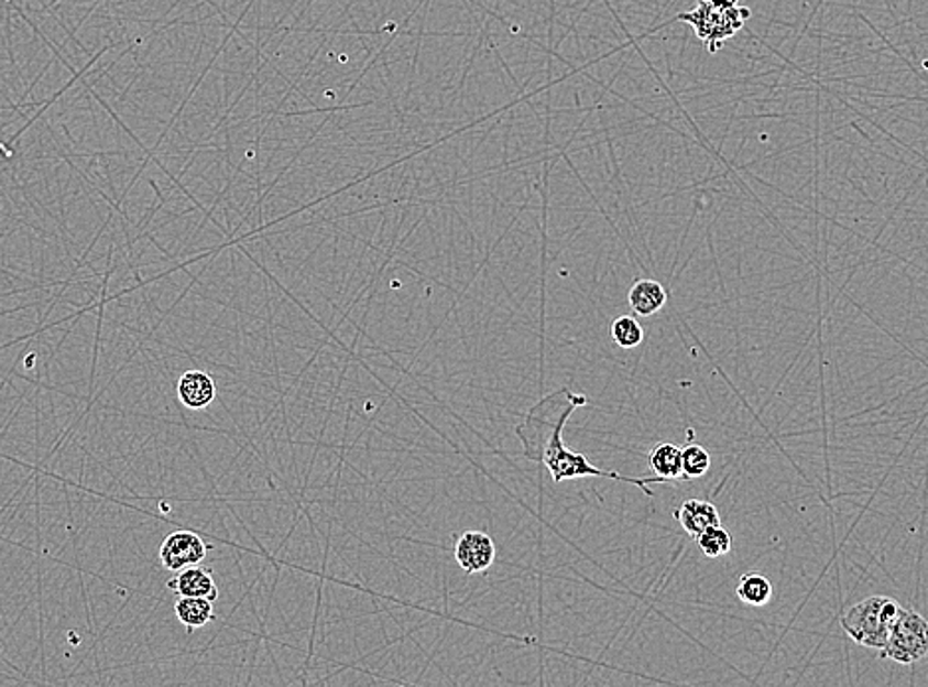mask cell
<instances>
[{"instance_id": "8992f818", "label": "cell", "mask_w": 928, "mask_h": 687, "mask_svg": "<svg viewBox=\"0 0 928 687\" xmlns=\"http://www.w3.org/2000/svg\"><path fill=\"white\" fill-rule=\"evenodd\" d=\"M206 553L208 545L200 535L193 531H175L163 541L159 549V560L166 570L178 572L186 567L200 565L206 559Z\"/></svg>"}, {"instance_id": "5b68a950", "label": "cell", "mask_w": 928, "mask_h": 687, "mask_svg": "<svg viewBox=\"0 0 928 687\" xmlns=\"http://www.w3.org/2000/svg\"><path fill=\"white\" fill-rule=\"evenodd\" d=\"M547 466L548 471H550V476H553V481L555 483H560V481H568V480H580V478H608V480H616V481H625V483H632L635 488H640V490L644 491L647 498H652L654 495V491L647 488V483H665V480L662 478H630V476H622V473H618V471H607L600 470L597 466H592L590 461L587 460V456L585 454L575 452V450H570L567 446H563L560 450H558L550 460L545 464Z\"/></svg>"}, {"instance_id": "9a60e30c", "label": "cell", "mask_w": 928, "mask_h": 687, "mask_svg": "<svg viewBox=\"0 0 928 687\" xmlns=\"http://www.w3.org/2000/svg\"><path fill=\"white\" fill-rule=\"evenodd\" d=\"M612 341L622 349H634L644 341V329L632 315H622L610 325Z\"/></svg>"}, {"instance_id": "4fadbf2b", "label": "cell", "mask_w": 928, "mask_h": 687, "mask_svg": "<svg viewBox=\"0 0 928 687\" xmlns=\"http://www.w3.org/2000/svg\"><path fill=\"white\" fill-rule=\"evenodd\" d=\"M649 466L657 478L662 480H677L684 476L681 468V448L675 444L664 443L654 446L649 452Z\"/></svg>"}, {"instance_id": "e0dca14e", "label": "cell", "mask_w": 928, "mask_h": 687, "mask_svg": "<svg viewBox=\"0 0 928 687\" xmlns=\"http://www.w3.org/2000/svg\"><path fill=\"white\" fill-rule=\"evenodd\" d=\"M681 468L685 478H701L711 470V454L701 444H687L681 448Z\"/></svg>"}, {"instance_id": "52a82bcc", "label": "cell", "mask_w": 928, "mask_h": 687, "mask_svg": "<svg viewBox=\"0 0 928 687\" xmlns=\"http://www.w3.org/2000/svg\"><path fill=\"white\" fill-rule=\"evenodd\" d=\"M495 543L483 531H466L456 541V560L468 575H478L495 563Z\"/></svg>"}, {"instance_id": "8fae6325", "label": "cell", "mask_w": 928, "mask_h": 687, "mask_svg": "<svg viewBox=\"0 0 928 687\" xmlns=\"http://www.w3.org/2000/svg\"><path fill=\"white\" fill-rule=\"evenodd\" d=\"M627 304L634 309V314L652 317L664 309L667 292L664 285L655 280H637L627 292Z\"/></svg>"}, {"instance_id": "2e32d148", "label": "cell", "mask_w": 928, "mask_h": 687, "mask_svg": "<svg viewBox=\"0 0 928 687\" xmlns=\"http://www.w3.org/2000/svg\"><path fill=\"white\" fill-rule=\"evenodd\" d=\"M695 541H697L699 549L703 550V555L711 557V559H719L733 549V539L723 525H714V527L705 530Z\"/></svg>"}, {"instance_id": "7c38bea8", "label": "cell", "mask_w": 928, "mask_h": 687, "mask_svg": "<svg viewBox=\"0 0 928 687\" xmlns=\"http://www.w3.org/2000/svg\"><path fill=\"white\" fill-rule=\"evenodd\" d=\"M175 614L186 630L205 629L215 620V602L198 597H181L176 600Z\"/></svg>"}, {"instance_id": "5bb4252c", "label": "cell", "mask_w": 928, "mask_h": 687, "mask_svg": "<svg viewBox=\"0 0 928 687\" xmlns=\"http://www.w3.org/2000/svg\"><path fill=\"white\" fill-rule=\"evenodd\" d=\"M773 582L761 572H746L736 585V597L749 607H766L773 600Z\"/></svg>"}, {"instance_id": "ba28073f", "label": "cell", "mask_w": 928, "mask_h": 687, "mask_svg": "<svg viewBox=\"0 0 928 687\" xmlns=\"http://www.w3.org/2000/svg\"><path fill=\"white\" fill-rule=\"evenodd\" d=\"M166 587L178 597H198V599H208L212 602L218 599V587H216L212 569L200 567V565L178 570L176 577L166 582Z\"/></svg>"}, {"instance_id": "6da1fadb", "label": "cell", "mask_w": 928, "mask_h": 687, "mask_svg": "<svg viewBox=\"0 0 928 687\" xmlns=\"http://www.w3.org/2000/svg\"><path fill=\"white\" fill-rule=\"evenodd\" d=\"M585 394L572 393L567 386L541 399L525 414V421L515 428L523 444L525 458L537 464H547L565 446L563 430L575 411L587 406Z\"/></svg>"}, {"instance_id": "30bf717a", "label": "cell", "mask_w": 928, "mask_h": 687, "mask_svg": "<svg viewBox=\"0 0 928 687\" xmlns=\"http://www.w3.org/2000/svg\"><path fill=\"white\" fill-rule=\"evenodd\" d=\"M675 520L681 523L685 533L697 539L705 530L721 525V515L711 501L687 500L679 510L674 511Z\"/></svg>"}, {"instance_id": "9c48e42d", "label": "cell", "mask_w": 928, "mask_h": 687, "mask_svg": "<svg viewBox=\"0 0 928 687\" xmlns=\"http://www.w3.org/2000/svg\"><path fill=\"white\" fill-rule=\"evenodd\" d=\"M176 394L186 408L205 411L215 403V379L205 371H185L176 383Z\"/></svg>"}, {"instance_id": "277c9868", "label": "cell", "mask_w": 928, "mask_h": 687, "mask_svg": "<svg viewBox=\"0 0 928 687\" xmlns=\"http://www.w3.org/2000/svg\"><path fill=\"white\" fill-rule=\"evenodd\" d=\"M881 658L899 664H917L928 654V624L915 610H900L899 619L893 624L885 646L880 650Z\"/></svg>"}, {"instance_id": "3957f363", "label": "cell", "mask_w": 928, "mask_h": 687, "mask_svg": "<svg viewBox=\"0 0 928 687\" xmlns=\"http://www.w3.org/2000/svg\"><path fill=\"white\" fill-rule=\"evenodd\" d=\"M900 607L889 597H870L853 604L841 617V629L855 644L865 648L881 650L887 642L893 624L899 619Z\"/></svg>"}, {"instance_id": "7a4b0ae2", "label": "cell", "mask_w": 928, "mask_h": 687, "mask_svg": "<svg viewBox=\"0 0 928 687\" xmlns=\"http://www.w3.org/2000/svg\"><path fill=\"white\" fill-rule=\"evenodd\" d=\"M751 19V10L739 7V0H697V9L677 14L675 20L691 24L709 54H717L724 42L733 39L744 22Z\"/></svg>"}]
</instances>
